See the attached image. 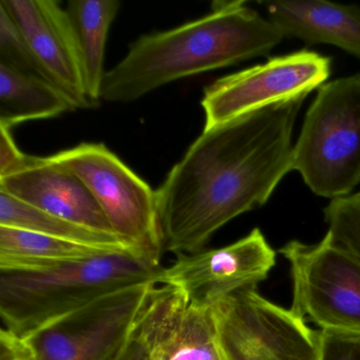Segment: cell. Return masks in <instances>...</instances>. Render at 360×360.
Masks as SVG:
<instances>
[{"mask_svg": "<svg viewBox=\"0 0 360 360\" xmlns=\"http://www.w3.org/2000/svg\"><path fill=\"white\" fill-rule=\"evenodd\" d=\"M0 64L6 65L25 75L46 79L24 35L22 34L10 14L1 6H0Z\"/></svg>", "mask_w": 360, "mask_h": 360, "instance_id": "21", "label": "cell"}, {"mask_svg": "<svg viewBox=\"0 0 360 360\" xmlns=\"http://www.w3.org/2000/svg\"><path fill=\"white\" fill-rule=\"evenodd\" d=\"M115 252L126 250L98 248L24 229L0 226V271H39Z\"/></svg>", "mask_w": 360, "mask_h": 360, "instance_id": "14", "label": "cell"}, {"mask_svg": "<svg viewBox=\"0 0 360 360\" xmlns=\"http://www.w3.org/2000/svg\"><path fill=\"white\" fill-rule=\"evenodd\" d=\"M292 172L309 191L334 200L360 184V73L326 82L303 117Z\"/></svg>", "mask_w": 360, "mask_h": 360, "instance_id": "4", "label": "cell"}, {"mask_svg": "<svg viewBox=\"0 0 360 360\" xmlns=\"http://www.w3.org/2000/svg\"><path fill=\"white\" fill-rule=\"evenodd\" d=\"M0 191L77 224L115 233L86 185L49 157L28 155L18 169L0 178Z\"/></svg>", "mask_w": 360, "mask_h": 360, "instance_id": "12", "label": "cell"}, {"mask_svg": "<svg viewBox=\"0 0 360 360\" xmlns=\"http://www.w3.org/2000/svg\"><path fill=\"white\" fill-rule=\"evenodd\" d=\"M326 235L360 258V191L330 200L323 210Z\"/></svg>", "mask_w": 360, "mask_h": 360, "instance_id": "20", "label": "cell"}, {"mask_svg": "<svg viewBox=\"0 0 360 360\" xmlns=\"http://www.w3.org/2000/svg\"><path fill=\"white\" fill-rule=\"evenodd\" d=\"M279 252L290 263V309L321 330L360 333V258L328 235L314 244L292 240Z\"/></svg>", "mask_w": 360, "mask_h": 360, "instance_id": "7", "label": "cell"}, {"mask_svg": "<svg viewBox=\"0 0 360 360\" xmlns=\"http://www.w3.org/2000/svg\"><path fill=\"white\" fill-rule=\"evenodd\" d=\"M120 7L117 0H72L67 8L79 46L86 94L94 107L101 102L107 39Z\"/></svg>", "mask_w": 360, "mask_h": 360, "instance_id": "15", "label": "cell"}, {"mask_svg": "<svg viewBox=\"0 0 360 360\" xmlns=\"http://www.w3.org/2000/svg\"><path fill=\"white\" fill-rule=\"evenodd\" d=\"M28 155L18 147L11 129L0 125V178L11 174L26 161Z\"/></svg>", "mask_w": 360, "mask_h": 360, "instance_id": "23", "label": "cell"}, {"mask_svg": "<svg viewBox=\"0 0 360 360\" xmlns=\"http://www.w3.org/2000/svg\"><path fill=\"white\" fill-rule=\"evenodd\" d=\"M70 110L75 109L68 98L49 82L0 64V125L12 129Z\"/></svg>", "mask_w": 360, "mask_h": 360, "instance_id": "16", "label": "cell"}, {"mask_svg": "<svg viewBox=\"0 0 360 360\" xmlns=\"http://www.w3.org/2000/svg\"><path fill=\"white\" fill-rule=\"evenodd\" d=\"M284 39L245 1H214L198 20L134 41L105 73L101 102H134L172 82L269 56Z\"/></svg>", "mask_w": 360, "mask_h": 360, "instance_id": "2", "label": "cell"}, {"mask_svg": "<svg viewBox=\"0 0 360 360\" xmlns=\"http://www.w3.org/2000/svg\"><path fill=\"white\" fill-rule=\"evenodd\" d=\"M161 269L139 250H126L39 271H0L3 328L24 338L105 295L158 283Z\"/></svg>", "mask_w": 360, "mask_h": 360, "instance_id": "3", "label": "cell"}, {"mask_svg": "<svg viewBox=\"0 0 360 360\" xmlns=\"http://www.w3.org/2000/svg\"><path fill=\"white\" fill-rule=\"evenodd\" d=\"M188 300L170 284H157L113 360H160L162 345Z\"/></svg>", "mask_w": 360, "mask_h": 360, "instance_id": "17", "label": "cell"}, {"mask_svg": "<svg viewBox=\"0 0 360 360\" xmlns=\"http://www.w3.org/2000/svg\"><path fill=\"white\" fill-rule=\"evenodd\" d=\"M210 309L221 360L320 359V330L267 300L257 286L229 295Z\"/></svg>", "mask_w": 360, "mask_h": 360, "instance_id": "6", "label": "cell"}, {"mask_svg": "<svg viewBox=\"0 0 360 360\" xmlns=\"http://www.w3.org/2000/svg\"><path fill=\"white\" fill-rule=\"evenodd\" d=\"M0 360H32L24 338L5 328L0 332Z\"/></svg>", "mask_w": 360, "mask_h": 360, "instance_id": "24", "label": "cell"}, {"mask_svg": "<svg viewBox=\"0 0 360 360\" xmlns=\"http://www.w3.org/2000/svg\"><path fill=\"white\" fill-rule=\"evenodd\" d=\"M276 264V252L260 229L229 245L180 254L162 267L158 283L180 288L189 303L212 307L243 288L258 286Z\"/></svg>", "mask_w": 360, "mask_h": 360, "instance_id": "10", "label": "cell"}, {"mask_svg": "<svg viewBox=\"0 0 360 360\" xmlns=\"http://www.w3.org/2000/svg\"><path fill=\"white\" fill-rule=\"evenodd\" d=\"M307 98L203 130L155 191L164 250H203L227 223L267 203L292 172V132Z\"/></svg>", "mask_w": 360, "mask_h": 360, "instance_id": "1", "label": "cell"}, {"mask_svg": "<svg viewBox=\"0 0 360 360\" xmlns=\"http://www.w3.org/2000/svg\"><path fill=\"white\" fill-rule=\"evenodd\" d=\"M30 47L45 79L73 108H94L86 94L83 66L67 9L56 0H1Z\"/></svg>", "mask_w": 360, "mask_h": 360, "instance_id": "11", "label": "cell"}, {"mask_svg": "<svg viewBox=\"0 0 360 360\" xmlns=\"http://www.w3.org/2000/svg\"><path fill=\"white\" fill-rule=\"evenodd\" d=\"M319 360H360V333L320 330Z\"/></svg>", "mask_w": 360, "mask_h": 360, "instance_id": "22", "label": "cell"}, {"mask_svg": "<svg viewBox=\"0 0 360 360\" xmlns=\"http://www.w3.org/2000/svg\"><path fill=\"white\" fill-rule=\"evenodd\" d=\"M157 282L105 295L24 337L32 360H113Z\"/></svg>", "mask_w": 360, "mask_h": 360, "instance_id": "8", "label": "cell"}, {"mask_svg": "<svg viewBox=\"0 0 360 360\" xmlns=\"http://www.w3.org/2000/svg\"><path fill=\"white\" fill-rule=\"evenodd\" d=\"M266 18L284 37L330 45L360 60V7L326 0L262 1Z\"/></svg>", "mask_w": 360, "mask_h": 360, "instance_id": "13", "label": "cell"}, {"mask_svg": "<svg viewBox=\"0 0 360 360\" xmlns=\"http://www.w3.org/2000/svg\"><path fill=\"white\" fill-rule=\"evenodd\" d=\"M160 360H221L210 307L187 303L162 345Z\"/></svg>", "mask_w": 360, "mask_h": 360, "instance_id": "19", "label": "cell"}, {"mask_svg": "<svg viewBox=\"0 0 360 360\" xmlns=\"http://www.w3.org/2000/svg\"><path fill=\"white\" fill-rule=\"evenodd\" d=\"M332 60L307 49L274 56L217 79L204 89L203 130L299 96H307L328 82Z\"/></svg>", "mask_w": 360, "mask_h": 360, "instance_id": "9", "label": "cell"}, {"mask_svg": "<svg viewBox=\"0 0 360 360\" xmlns=\"http://www.w3.org/2000/svg\"><path fill=\"white\" fill-rule=\"evenodd\" d=\"M49 158L86 185L115 235L160 265L164 244L155 191L101 143H82Z\"/></svg>", "mask_w": 360, "mask_h": 360, "instance_id": "5", "label": "cell"}, {"mask_svg": "<svg viewBox=\"0 0 360 360\" xmlns=\"http://www.w3.org/2000/svg\"><path fill=\"white\" fill-rule=\"evenodd\" d=\"M0 226L24 229L98 248L138 250L115 233L96 231L71 222L28 205L3 191H0Z\"/></svg>", "mask_w": 360, "mask_h": 360, "instance_id": "18", "label": "cell"}]
</instances>
